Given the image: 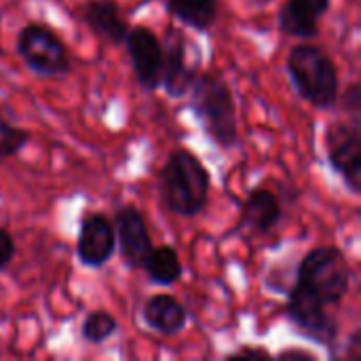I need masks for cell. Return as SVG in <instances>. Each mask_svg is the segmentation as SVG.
Wrapping results in <instances>:
<instances>
[{"label":"cell","instance_id":"obj_1","mask_svg":"<svg viewBox=\"0 0 361 361\" xmlns=\"http://www.w3.org/2000/svg\"><path fill=\"white\" fill-rule=\"evenodd\" d=\"M212 176L203 161L186 150H173L159 171L161 205L178 218H195L209 203Z\"/></svg>","mask_w":361,"mask_h":361},{"label":"cell","instance_id":"obj_2","mask_svg":"<svg viewBox=\"0 0 361 361\" xmlns=\"http://www.w3.org/2000/svg\"><path fill=\"white\" fill-rule=\"evenodd\" d=\"M190 112L203 133L220 148L233 150L239 146V116L231 85L216 72H199L190 89Z\"/></svg>","mask_w":361,"mask_h":361},{"label":"cell","instance_id":"obj_3","mask_svg":"<svg viewBox=\"0 0 361 361\" xmlns=\"http://www.w3.org/2000/svg\"><path fill=\"white\" fill-rule=\"evenodd\" d=\"M286 72L294 91L315 110L336 108L341 76L330 53L313 42L294 44L286 59Z\"/></svg>","mask_w":361,"mask_h":361},{"label":"cell","instance_id":"obj_4","mask_svg":"<svg viewBox=\"0 0 361 361\" xmlns=\"http://www.w3.org/2000/svg\"><path fill=\"white\" fill-rule=\"evenodd\" d=\"M296 283L336 309L351 286V269L345 252L336 245H317L309 250L298 262Z\"/></svg>","mask_w":361,"mask_h":361},{"label":"cell","instance_id":"obj_5","mask_svg":"<svg viewBox=\"0 0 361 361\" xmlns=\"http://www.w3.org/2000/svg\"><path fill=\"white\" fill-rule=\"evenodd\" d=\"M15 49L25 68L38 78H63L72 70L63 40L38 21H30L17 32Z\"/></svg>","mask_w":361,"mask_h":361},{"label":"cell","instance_id":"obj_6","mask_svg":"<svg viewBox=\"0 0 361 361\" xmlns=\"http://www.w3.org/2000/svg\"><path fill=\"white\" fill-rule=\"evenodd\" d=\"M286 296V317L290 319L294 330L307 341L330 351V355L334 357L341 330L332 307L322 302L317 296H313L298 283L290 286Z\"/></svg>","mask_w":361,"mask_h":361},{"label":"cell","instance_id":"obj_7","mask_svg":"<svg viewBox=\"0 0 361 361\" xmlns=\"http://www.w3.org/2000/svg\"><path fill=\"white\" fill-rule=\"evenodd\" d=\"M328 163L351 195H361V116L334 121L326 129Z\"/></svg>","mask_w":361,"mask_h":361},{"label":"cell","instance_id":"obj_8","mask_svg":"<svg viewBox=\"0 0 361 361\" xmlns=\"http://www.w3.org/2000/svg\"><path fill=\"white\" fill-rule=\"evenodd\" d=\"M123 44L127 49L140 89L144 93H154L161 87V61H163L161 38L150 27L135 25L129 27Z\"/></svg>","mask_w":361,"mask_h":361},{"label":"cell","instance_id":"obj_9","mask_svg":"<svg viewBox=\"0 0 361 361\" xmlns=\"http://www.w3.org/2000/svg\"><path fill=\"white\" fill-rule=\"evenodd\" d=\"M112 224L116 235V250L121 254L123 264L131 271L142 269L146 256L154 247L146 218L135 205H123L116 209Z\"/></svg>","mask_w":361,"mask_h":361},{"label":"cell","instance_id":"obj_10","mask_svg":"<svg viewBox=\"0 0 361 361\" xmlns=\"http://www.w3.org/2000/svg\"><path fill=\"white\" fill-rule=\"evenodd\" d=\"M76 260L87 269H104L116 252L114 224L104 214H87L76 235Z\"/></svg>","mask_w":361,"mask_h":361},{"label":"cell","instance_id":"obj_11","mask_svg":"<svg viewBox=\"0 0 361 361\" xmlns=\"http://www.w3.org/2000/svg\"><path fill=\"white\" fill-rule=\"evenodd\" d=\"M163 44V61H161V89L171 99H182L188 95L192 80L199 74V63H188L186 55V38L180 32L169 30Z\"/></svg>","mask_w":361,"mask_h":361},{"label":"cell","instance_id":"obj_12","mask_svg":"<svg viewBox=\"0 0 361 361\" xmlns=\"http://www.w3.org/2000/svg\"><path fill=\"white\" fill-rule=\"evenodd\" d=\"M330 6L332 0H286L277 13V27L283 36L313 40L319 36V21Z\"/></svg>","mask_w":361,"mask_h":361},{"label":"cell","instance_id":"obj_13","mask_svg":"<svg viewBox=\"0 0 361 361\" xmlns=\"http://www.w3.org/2000/svg\"><path fill=\"white\" fill-rule=\"evenodd\" d=\"M281 218H283V205L279 197L264 186H254L241 205V216L237 226L254 235H269L281 224Z\"/></svg>","mask_w":361,"mask_h":361},{"label":"cell","instance_id":"obj_14","mask_svg":"<svg viewBox=\"0 0 361 361\" xmlns=\"http://www.w3.org/2000/svg\"><path fill=\"white\" fill-rule=\"evenodd\" d=\"M78 15L97 38L114 47L125 42L129 25L121 15V6L116 0H85L78 6Z\"/></svg>","mask_w":361,"mask_h":361},{"label":"cell","instance_id":"obj_15","mask_svg":"<svg viewBox=\"0 0 361 361\" xmlns=\"http://www.w3.org/2000/svg\"><path fill=\"white\" fill-rule=\"evenodd\" d=\"M142 324L161 336H176L188 324V313L180 300L169 294H154L150 296L140 313Z\"/></svg>","mask_w":361,"mask_h":361},{"label":"cell","instance_id":"obj_16","mask_svg":"<svg viewBox=\"0 0 361 361\" xmlns=\"http://www.w3.org/2000/svg\"><path fill=\"white\" fill-rule=\"evenodd\" d=\"M142 269H144L148 281L159 286V288L176 286L182 279V275H184L182 260L178 256V252L173 247H169V245L152 247L150 254L146 256Z\"/></svg>","mask_w":361,"mask_h":361},{"label":"cell","instance_id":"obj_17","mask_svg":"<svg viewBox=\"0 0 361 361\" xmlns=\"http://www.w3.org/2000/svg\"><path fill=\"white\" fill-rule=\"evenodd\" d=\"M218 0H167V13L197 32H209L218 21Z\"/></svg>","mask_w":361,"mask_h":361},{"label":"cell","instance_id":"obj_18","mask_svg":"<svg viewBox=\"0 0 361 361\" xmlns=\"http://www.w3.org/2000/svg\"><path fill=\"white\" fill-rule=\"evenodd\" d=\"M116 330H118L116 317L104 309H95L85 315L80 324V338L87 345H104L116 334Z\"/></svg>","mask_w":361,"mask_h":361},{"label":"cell","instance_id":"obj_19","mask_svg":"<svg viewBox=\"0 0 361 361\" xmlns=\"http://www.w3.org/2000/svg\"><path fill=\"white\" fill-rule=\"evenodd\" d=\"M30 144V133L17 127L0 108V161L17 157Z\"/></svg>","mask_w":361,"mask_h":361},{"label":"cell","instance_id":"obj_20","mask_svg":"<svg viewBox=\"0 0 361 361\" xmlns=\"http://www.w3.org/2000/svg\"><path fill=\"white\" fill-rule=\"evenodd\" d=\"M336 106L343 108L345 114L349 116H361V87L360 82H351L347 89H345V95L336 99Z\"/></svg>","mask_w":361,"mask_h":361},{"label":"cell","instance_id":"obj_21","mask_svg":"<svg viewBox=\"0 0 361 361\" xmlns=\"http://www.w3.org/2000/svg\"><path fill=\"white\" fill-rule=\"evenodd\" d=\"M15 254H17V245H15L13 235L6 228H0V273L8 269Z\"/></svg>","mask_w":361,"mask_h":361},{"label":"cell","instance_id":"obj_22","mask_svg":"<svg viewBox=\"0 0 361 361\" xmlns=\"http://www.w3.org/2000/svg\"><path fill=\"white\" fill-rule=\"evenodd\" d=\"M226 357L228 360H245V357L260 360V357H273V353L267 351V349H260V347H243V349H239V351H235V353H231Z\"/></svg>","mask_w":361,"mask_h":361},{"label":"cell","instance_id":"obj_23","mask_svg":"<svg viewBox=\"0 0 361 361\" xmlns=\"http://www.w3.org/2000/svg\"><path fill=\"white\" fill-rule=\"evenodd\" d=\"M361 355V330H353L349 341H347V351L338 357H349V360H360Z\"/></svg>","mask_w":361,"mask_h":361}]
</instances>
